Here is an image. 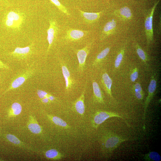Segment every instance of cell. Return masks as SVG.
Returning a JSON list of instances; mask_svg holds the SVG:
<instances>
[{"instance_id":"7","label":"cell","mask_w":161,"mask_h":161,"mask_svg":"<svg viewBox=\"0 0 161 161\" xmlns=\"http://www.w3.org/2000/svg\"><path fill=\"white\" fill-rule=\"evenodd\" d=\"M92 42L88 44L81 49L75 50L77 56L78 61V70L82 73L85 67L86 57L89 54Z\"/></svg>"},{"instance_id":"25","label":"cell","mask_w":161,"mask_h":161,"mask_svg":"<svg viewBox=\"0 0 161 161\" xmlns=\"http://www.w3.org/2000/svg\"><path fill=\"white\" fill-rule=\"evenodd\" d=\"M134 95L136 98L140 100H142L144 97V93L141 85L139 83H136L133 87Z\"/></svg>"},{"instance_id":"10","label":"cell","mask_w":161,"mask_h":161,"mask_svg":"<svg viewBox=\"0 0 161 161\" xmlns=\"http://www.w3.org/2000/svg\"><path fill=\"white\" fill-rule=\"evenodd\" d=\"M33 44L32 43L30 45L24 47H17L9 54L18 59H25L33 53Z\"/></svg>"},{"instance_id":"24","label":"cell","mask_w":161,"mask_h":161,"mask_svg":"<svg viewBox=\"0 0 161 161\" xmlns=\"http://www.w3.org/2000/svg\"><path fill=\"white\" fill-rule=\"evenodd\" d=\"M144 159L146 161H160L161 160V157L157 152L151 151L145 154L144 155Z\"/></svg>"},{"instance_id":"29","label":"cell","mask_w":161,"mask_h":161,"mask_svg":"<svg viewBox=\"0 0 161 161\" xmlns=\"http://www.w3.org/2000/svg\"><path fill=\"white\" fill-rule=\"evenodd\" d=\"M138 70L137 67L133 70L130 76V78L131 81L134 82L138 78Z\"/></svg>"},{"instance_id":"18","label":"cell","mask_w":161,"mask_h":161,"mask_svg":"<svg viewBox=\"0 0 161 161\" xmlns=\"http://www.w3.org/2000/svg\"><path fill=\"white\" fill-rule=\"evenodd\" d=\"M28 128L31 132L35 134H39L41 133L42 131L41 126L32 116L30 117Z\"/></svg>"},{"instance_id":"26","label":"cell","mask_w":161,"mask_h":161,"mask_svg":"<svg viewBox=\"0 0 161 161\" xmlns=\"http://www.w3.org/2000/svg\"><path fill=\"white\" fill-rule=\"evenodd\" d=\"M125 48V45H124L120 49L116 57L114 62V67L116 69L118 68L120 66L123 60Z\"/></svg>"},{"instance_id":"19","label":"cell","mask_w":161,"mask_h":161,"mask_svg":"<svg viewBox=\"0 0 161 161\" xmlns=\"http://www.w3.org/2000/svg\"><path fill=\"white\" fill-rule=\"evenodd\" d=\"M44 155L47 159L52 160H59L64 157V154L54 149L47 150L45 152Z\"/></svg>"},{"instance_id":"20","label":"cell","mask_w":161,"mask_h":161,"mask_svg":"<svg viewBox=\"0 0 161 161\" xmlns=\"http://www.w3.org/2000/svg\"><path fill=\"white\" fill-rule=\"evenodd\" d=\"M22 107L18 103H13L8 111V117L15 116L19 114L21 111Z\"/></svg>"},{"instance_id":"22","label":"cell","mask_w":161,"mask_h":161,"mask_svg":"<svg viewBox=\"0 0 161 161\" xmlns=\"http://www.w3.org/2000/svg\"><path fill=\"white\" fill-rule=\"evenodd\" d=\"M47 116L51 121L57 125L65 128L68 127L66 123L60 118L50 115H47Z\"/></svg>"},{"instance_id":"27","label":"cell","mask_w":161,"mask_h":161,"mask_svg":"<svg viewBox=\"0 0 161 161\" xmlns=\"http://www.w3.org/2000/svg\"><path fill=\"white\" fill-rule=\"evenodd\" d=\"M50 1L55 5L60 11L67 16L70 14L66 8L58 0H50Z\"/></svg>"},{"instance_id":"32","label":"cell","mask_w":161,"mask_h":161,"mask_svg":"<svg viewBox=\"0 0 161 161\" xmlns=\"http://www.w3.org/2000/svg\"><path fill=\"white\" fill-rule=\"evenodd\" d=\"M41 100V102L44 103H49L51 102L47 97H45Z\"/></svg>"},{"instance_id":"4","label":"cell","mask_w":161,"mask_h":161,"mask_svg":"<svg viewBox=\"0 0 161 161\" xmlns=\"http://www.w3.org/2000/svg\"><path fill=\"white\" fill-rule=\"evenodd\" d=\"M160 0L155 3L152 9L147 13L145 21V28L147 46H149L153 40V18L154 12Z\"/></svg>"},{"instance_id":"30","label":"cell","mask_w":161,"mask_h":161,"mask_svg":"<svg viewBox=\"0 0 161 161\" xmlns=\"http://www.w3.org/2000/svg\"><path fill=\"white\" fill-rule=\"evenodd\" d=\"M37 94L38 97L41 99H42L45 97H47L48 98V96L50 95L49 94L45 91L40 89L37 90Z\"/></svg>"},{"instance_id":"13","label":"cell","mask_w":161,"mask_h":161,"mask_svg":"<svg viewBox=\"0 0 161 161\" xmlns=\"http://www.w3.org/2000/svg\"><path fill=\"white\" fill-rule=\"evenodd\" d=\"M113 14L120 19L123 21L129 20L132 17V14L131 10L126 6L115 10Z\"/></svg>"},{"instance_id":"17","label":"cell","mask_w":161,"mask_h":161,"mask_svg":"<svg viewBox=\"0 0 161 161\" xmlns=\"http://www.w3.org/2000/svg\"><path fill=\"white\" fill-rule=\"evenodd\" d=\"M92 85L94 100L100 103L104 104L103 93L98 84L96 82L93 81Z\"/></svg>"},{"instance_id":"14","label":"cell","mask_w":161,"mask_h":161,"mask_svg":"<svg viewBox=\"0 0 161 161\" xmlns=\"http://www.w3.org/2000/svg\"><path fill=\"white\" fill-rule=\"evenodd\" d=\"M87 86V82L86 83L81 95L75 102L74 106L77 112L79 114L83 115L85 112V105L84 100L85 99L84 94Z\"/></svg>"},{"instance_id":"6","label":"cell","mask_w":161,"mask_h":161,"mask_svg":"<svg viewBox=\"0 0 161 161\" xmlns=\"http://www.w3.org/2000/svg\"><path fill=\"white\" fill-rule=\"evenodd\" d=\"M49 26L47 31V39L49 45L46 54L49 52L54 41L56 39L59 31L58 26L56 20L52 19H49Z\"/></svg>"},{"instance_id":"28","label":"cell","mask_w":161,"mask_h":161,"mask_svg":"<svg viewBox=\"0 0 161 161\" xmlns=\"http://www.w3.org/2000/svg\"><path fill=\"white\" fill-rule=\"evenodd\" d=\"M6 137L10 142L15 145H20L21 144V142L18 138L13 135L8 134L6 135Z\"/></svg>"},{"instance_id":"12","label":"cell","mask_w":161,"mask_h":161,"mask_svg":"<svg viewBox=\"0 0 161 161\" xmlns=\"http://www.w3.org/2000/svg\"><path fill=\"white\" fill-rule=\"evenodd\" d=\"M116 24L114 19L107 22L104 27L100 39L102 40L110 35L114 34L116 29Z\"/></svg>"},{"instance_id":"3","label":"cell","mask_w":161,"mask_h":161,"mask_svg":"<svg viewBox=\"0 0 161 161\" xmlns=\"http://www.w3.org/2000/svg\"><path fill=\"white\" fill-rule=\"evenodd\" d=\"M35 69L30 67L17 75L12 80L8 88L4 94L16 89L22 85L27 80L31 77L35 73Z\"/></svg>"},{"instance_id":"15","label":"cell","mask_w":161,"mask_h":161,"mask_svg":"<svg viewBox=\"0 0 161 161\" xmlns=\"http://www.w3.org/2000/svg\"><path fill=\"white\" fill-rule=\"evenodd\" d=\"M101 82L106 93L112 98L113 97L111 93V88L112 84V81L107 72H104L102 74Z\"/></svg>"},{"instance_id":"16","label":"cell","mask_w":161,"mask_h":161,"mask_svg":"<svg viewBox=\"0 0 161 161\" xmlns=\"http://www.w3.org/2000/svg\"><path fill=\"white\" fill-rule=\"evenodd\" d=\"M61 69L65 81L66 89L67 91L69 92L71 89L74 84L73 81L70 76L69 72L66 66L64 64H62Z\"/></svg>"},{"instance_id":"2","label":"cell","mask_w":161,"mask_h":161,"mask_svg":"<svg viewBox=\"0 0 161 161\" xmlns=\"http://www.w3.org/2000/svg\"><path fill=\"white\" fill-rule=\"evenodd\" d=\"M131 140L110 132L107 133L103 135L101 138L102 152L104 154H109L117 148L122 142Z\"/></svg>"},{"instance_id":"21","label":"cell","mask_w":161,"mask_h":161,"mask_svg":"<svg viewBox=\"0 0 161 161\" xmlns=\"http://www.w3.org/2000/svg\"><path fill=\"white\" fill-rule=\"evenodd\" d=\"M110 50L109 47H107L102 50L97 56L94 61L92 65L95 66L100 63L108 55Z\"/></svg>"},{"instance_id":"8","label":"cell","mask_w":161,"mask_h":161,"mask_svg":"<svg viewBox=\"0 0 161 161\" xmlns=\"http://www.w3.org/2000/svg\"><path fill=\"white\" fill-rule=\"evenodd\" d=\"M156 74L155 73L152 74L151 81L149 84L148 89V95L147 97L144 106V113L143 119H145L146 112L148 106L152 98L157 86V79Z\"/></svg>"},{"instance_id":"5","label":"cell","mask_w":161,"mask_h":161,"mask_svg":"<svg viewBox=\"0 0 161 161\" xmlns=\"http://www.w3.org/2000/svg\"><path fill=\"white\" fill-rule=\"evenodd\" d=\"M112 117H117L124 118L117 113L105 111H99L97 112L94 115L92 125L93 126L97 128L101 123L108 118Z\"/></svg>"},{"instance_id":"23","label":"cell","mask_w":161,"mask_h":161,"mask_svg":"<svg viewBox=\"0 0 161 161\" xmlns=\"http://www.w3.org/2000/svg\"><path fill=\"white\" fill-rule=\"evenodd\" d=\"M134 46L137 55L144 63L146 64L148 60L146 53L138 43H135Z\"/></svg>"},{"instance_id":"9","label":"cell","mask_w":161,"mask_h":161,"mask_svg":"<svg viewBox=\"0 0 161 161\" xmlns=\"http://www.w3.org/2000/svg\"><path fill=\"white\" fill-rule=\"evenodd\" d=\"M89 32L88 31L70 28L66 30L64 38L69 41H77L86 36Z\"/></svg>"},{"instance_id":"11","label":"cell","mask_w":161,"mask_h":161,"mask_svg":"<svg viewBox=\"0 0 161 161\" xmlns=\"http://www.w3.org/2000/svg\"><path fill=\"white\" fill-rule=\"evenodd\" d=\"M78 10L83 21L87 24H92L97 21L103 13L102 11L97 13L86 12L79 9Z\"/></svg>"},{"instance_id":"31","label":"cell","mask_w":161,"mask_h":161,"mask_svg":"<svg viewBox=\"0 0 161 161\" xmlns=\"http://www.w3.org/2000/svg\"><path fill=\"white\" fill-rule=\"evenodd\" d=\"M0 68L2 69H9V67L7 65L4 63L0 60Z\"/></svg>"},{"instance_id":"1","label":"cell","mask_w":161,"mask_h":161,"mask_svg":"<svg viewBox=\"0 0 161 161\" xmlns=\"http://www.w3.org/2000/svg\"><path fill=\"white\" fill-rule=\"evenodd\" d=\"M26 18L24 13L18 11H10L7 13L4 24L7 29L13 32H17L21 29Z\"/></svg>"}]
</instances>
